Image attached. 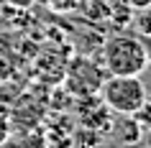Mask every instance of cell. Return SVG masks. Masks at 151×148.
<instances>
[{
	"label": "cell",
	"mask_w": 151,
	"mask_h": 148,
	"mask_svg": "<svg viewBox=\"0 0 151 148\" xmlns=\"http://www.w3.org/2000/svg\"><path fill=\"white\" fill-rule=\"evenodd\" d=\"M54 10H72L74 8V0H46Z\"/></svg>",
	"instance_id": "7"
},
{
	"label": "cell",
	"mask_w": 151,
	"mask_h": 148,
	"mask_svg": "<svg viewBox=\"0 0 151 148\" xmlns=\"http://www.w3.org/2000/svg\"><path fill=\"white\" fill-rule=\"evenodd\" d=\"M126 3L133 10H141V8H149V5H151V0H126Z\"/></svg>",
	"instance_id": "9"
},
{
	"label": "cell",
	"mask_w": 151,
	"mask_h": 148,
	"mask_svg": "<svg viewBox=\"0 0 151 148\" xmlns=\"http://www.w3.org/2000/svg\"><path fill=\"white\" fill-rule=\"evenodd\" d=\"M100 100L108 105V110L120 112V115H136L146 105L149 92L138 77H113L108 74L100 87Z\"/></svg>",
	"instance_id": "2"
},
{
	"label": "cell",
	"mask_w": 151,
	"mask_h": 148,
	"mask_svg": "<svg viewBox=\"0 0 151 148\" xmlns=\"http://www.w3.org/2000/svg\"><path fill=\"white\" fill-rule=\"evenodd\" d=\"M10 74H13V64H10L8 56H3V54H0V82H5Z\"/></svg>",
	"instance_id": "6"
},
{
	"label": "cell",
	"mask_w": 151,
	"mask_h": 148,
	"mask_svg": "<svg viewBox=\"0 0 151 148\" xmlns=\"http://www.w3.org/2000/svg\"><path fill=\"white\" fill-rule=\"evenodd\" d=\"M5 3H8L10 8H16V10H26V8H31L36 0H5Z\"/></svg>",
	"instance_id": "8"
},
{
	"label": "cell",
	"mask_w": 151,
	"mask_h": 148,
	"mask_svg": "<svg viewBox=\"0 0 151 148\" xmlns=\"http://www.w3.org/2000/svg\"><path fill=\"white\" fill-rule=\"evenodd\" d=\"M108 3H110V18L115 26H128L133 21V8L126 0H108Z\"/></svg>",
	"instance_id": "4"
},
{
	"label": "cell",
	"mask_w": 151,
	"mask_h": 148,
	"mask_svg": "<svg viewBox=\"0 0 151 148\" xmlns=\"http://www.w3.org/2000/svg\"><path fill=\"white\" fill-rule=\"evenodd\" d=\"M5 135H8V128H5V125L0 123V143H3V140H5Z\"/></svg>",
	"instance_id": "11"
},
{
	"label": "cell",
	"mask_w": 151,
	"mask_h": 148,
	"mask_svg": "<svg viewBox=\"0 0 151 148\" xmlns=\"http://www.w3.org/2000/svg\"><path fill=\"white\" fill-rule=\"evenodd\" d=\"M108 71L103 69V64L92 61L87 56H77L67 64V71H64V84H67V92L72 97H90V94H97L100 87H103Z\"/></svg>",
	"instance_id": "3"
},
{
	"label": "cell",
	"mask_w": 151,
	"mask_h": 148,
	"mask_svg": "<svg viewBox=\"0 0 151 148\" xmlns=\"http://www.w3.org/2000/svg\"><path fill=\"white\" fill-rule=\"evenodd\" d=\"M143 46H146V54H149V64H151V39H141Z\"/></svg>",
	"instance_id": "10"
},
{
	"label": "cell",
	"mask_w": 151,
	"mask_h": 148,
	"mask_svg": "<svg viewBox=\"0 0 151 148\" xmlns=\"http://www.w3.org/2000/svg\"><path fill=\"white\" fill-rule=\"evenodd\" d=\"M149 66V54L138 36L118 33L103 44V69L113 77H141Z\"/></svg>",
	"instance_id": "1"
},
{
	"label": "cell",
	"mask_w": 151,
	"mask_h": 148,
	"mask_svg": "<svg viewBox=\"0 0 151 148\" xmlns=\"http://www.w3.org/2000/svg\"><path fill=\"white\" fill-rule=\"evenodd\" d=\"M133 26L141 39H151V5L141 10H133Z\"/></svg>",
	"instance_id": "5"
}]
</instances>
